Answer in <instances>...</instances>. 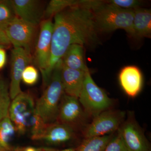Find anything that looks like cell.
<instances>
[{"instance_id":"1","label":"cell","mask_w":151,"mask_h":151,"mask_svg":"<svg viewBox=\"0 0 151 151\" xmlns=\"http://www.w3.org/2000/svg\"><path fill=\"white\" fill-rule=\"evenodd\" d=\"M100 32L92 12L79 1L55 14L50 58L42 77L45 86L48 84L54 68L70 45L95 46L100 43Z\"/></svg>"},{"instance_id":"2","label":"cell","mask_w":151,"mask_h":151,"mask_svg":"<svg viewBox=\"0 0 151 151\" xmlns=\"http://www.w3.org/2000/svg\"><path fill=\"white\" fill-rule=\"evenodd\" d=\"M89 9L100 32H110L124 29L129 35L136 37L133 20L134 10L125 9L105 2V1H79Z\"/></svg>"},{"instance_id":"3","label":"cell","mask_w":151,"mask_h":151,"mask_svg":"<svg viewBox=\"0 0 151 151\" xmlns=\"http://www.w3.org/2000/svg\"><path fill=\"white\" fill-rule=\"evenodd\" d=\"M61 60L54 68L49 82L35 105V112L45 124L54 123L58 119L60 104L64 94L60 77Z\"/></svg>"},{"instance_id":"4","label":"cell","mask_w":151,"mask_h":151,"mask_svg":"<svg viewBox=\"0 0 151 151\" xmlns=\"http://www.w3.org/2000/svg\"><path fill=\"white\" fill-rule=\"evenodd\" d=\"M78 100L85 113L94 118L108 109L112 103L105 91L95 83L89 69L85 72Z\"/></svg>"},{"instance_id":"5","label":"cell","mask_w":151,"mask_h":151,"mask_svg":"<svg viewBox=\"0 0 151 151\" xmlns=\"http://www.w3.org/2000/svg\"><path fill=\"white\" fill-rule=\"evenodd\" d=\"M124 113L119 111H103L94 117L84 131V138L103 137L119 130L124 119Z\"/></svg>"},{"instance_id":"6","label":"cell","mask_w":151,"mask_h":151,"mask_svg":"<svg viewBox=\"0 0 151 151\" xmlns=\"http://www.w3.org/2000/svg\"><path fill=\"white\" fill-rule=\"evenodd\" d=\"M36 27L17 17L3 31L14 47H22L31 52Z\"/></svg>"},{"instance_id":"7","label":"cell","mask_w":151,"mask_h":151,"mask_svg":"<svg viewBox=\"0 0 151 151\" xmlns=\"http://www.w3.org/2000/svg\"><path fill=\"white\" fill-rule=\"evenodd\" d=\"M53 23L51 19H45L40 24V30L35 47V60L42 77L47 70L51 52Z\"/></svg>"},{"instance_id":"8","label":"cell","mask_w":151,"mask_h":151,"mask_svg":"<svg viewBox=\"0 0 151 151\" xmlns=\"http://www.w3.org/2000/svg\"><path fill=\"white\" fill-rule=\"evenodd\" d=\"M11 59V82L9 91L12 100L22 92L20 87L22 74L31 61V52L22 47H14Z\"/></svg>"},{"instance_id":"9","label":"cell","mask_w":151,"mask_h":151,"mask_svg":"<svg viewBox=\"0 0 151 151\" xmlns=\"http://www.w3.org/2000/svg\"><path fill=\"white\" fill-rule=\"evenodd\" d=\"M118 132L128 151H151L150 146L142 131L134 121L128 119Z\"/></svg>"},{"instance_id":"10","label":"cell","mask_w":151,"mask_h":151,"mask_svg":"<svg viewBox=\"0 0 151 151\" xmlns=\"http://www.w3.org/2000/svg\"><path fill=\"white\" fill-rule=\"evenodd\" d=\"M17 17L37 27L44 18L45 9L37 0H12Z\"/></svg>"},{"instance_id":"11","label":"cell","mask_w":151,"mask_h":151,"mask_svg":"<svg viewBox=\"0 0 151 151\" xmlns=\"http://www.w3.org/2000/svg\"><path fill=\"white\" fill-rule=\"evenodd\" d=\"M84 115L78 98L63 94L60 104L58 117L60 122L71 127L72 124L83 119Z\"/></svg>"},{"instance_id":"12","label":"cell","mask_w":151,"mask_h":151,"mask_svg":"<svg viewBox=\"0 0 151 151\" xmlns=\"http://www.w3.org/2000/svg\"><path fill=\"white\" fill-rule=\"evenodd\" d=\"M72 127L55 122L47 124L44 129L36 140H42L52 145H59L70 141L73 136Z\"/></svg>"},{"instance_id":"13","label":"cell","mask_w":151,"mask_h":151,"mask_svg":"<svg viewBox=\"0 0 151 151\" xmlns=\"http://www.w3.org/2000/svg\"><path fill=\"white\" fill-rule=\"evenodd\" d=\"M119 80L122 89L129 97H136L140 92L142 75L137 66L128 65L123 68L119 73Z\"/></svg>"},{"instance_id":"14","label":"cell","mask_w":151,"mask_h":151,"mask_svg":"<svg viewBox=\"0 0 151 151\" xmlns=\"http://www.w3.org/2000/svg\"><path fill=\"white\" fill-rule=\"evenodd\" d=\"M85 72L68 68L62 63L60 77L65 94L78 98L83 86Z\"/></svg>"},{"instance_id":"15","label":"cell","mask_w":151,"mask_h":151,"mask_svg":"<svg viewBox=\"0 0 151 151\" xmlns=\"http://www.w3.org/2000/svg\"><path fill=\"white\" fill-rule=\"evenodd\" d=\"M61 60L63 65L70 69L85 72L89 69L84 62L83 46L80 45H70Z\"/></svg>"},{"instance_id":"16","label":"cell","mask_w":151,"mask_h":151,"mask_svg":"<svg viewBox=\"0 0 151 151\" xmlns=\"http://www.w3.org/2000/svg\"><path fill=\"white\" fill-rule=\"evenodd\" d=\"M35 105L30 94L22 92L11 101L9 117L11 120L17 116L34 112Z\"/></svg>"},{"instance_id":"17","label":"cell","mask_w":151,"mask_h":151,"mask_svg":"<svg viewBox=\"0 0 151 151\" xmlns=\"http://www.w3.org/2000/svg\"><path fill=\"white\" fill-rule=\"evenodd\" d=\"M133 27L136 37L151 38L150 9L139 8L134 10Z\"/></svg>"},{"instance_id":"18","label":"cell","mask_w":151,"mask_h":151,"mask_svg":"<svg viewBox=\"0 0 151 151\" xmlns=\"http://www.w3.org/2000/svg\"><path fill=\"white\" fill-rule=\"evenodd\" d=\"M15 128L9 116L0 122V151H13L11 142L15 135Z\"/></svg>"},{"instance_id":"19","label":"cell","mask_w":151,"mask_h":151,"mask_svg":"<svg viewBox=\"0 0 151 151\" xmlns=\"http://www.w3.org/2000/svg\"><path fill=\"white\" fill-rule=\"evenodd\" d=\"M111 135L103 137L85 138L75 151H104L112 138Z\"/></svg>"},{"instance_id":"20","label":"cell","mask_w":151,"mask_h":151,"mask_svg":"<svg viewBox=\"0 0 151 151\" xmlns=\"http://www.w3.org/2000/svg\"><path fill=\"white\" fill-rule=\"evenodd\" d=\"M16 17L12 1H0V29L3 30Z\"/></svg>"},{"instance_id":"21","label":"cell","mask_w":151,"mask_h":151,"mask_svg":"<svg viewBox=\"0 0 151 151\" xmlns=\"http://www.w3.org/2000/svg\"><path fill=\"white\" fill-rule=\"evenodd\" d=\"M11 100L8 86L0 78V122L9 116Z\"/></svg>"},{"instance_id":"22","label":"cell","mask_w":151,"mask_h":151,"mask_svg":"<svg viewBox=\"0 0 151 151\" xmlns=\"http://www.w3.org/2000/svg\"><path fill=\"white\" fill-rule=\"evenodd\" d=\"M76 1L52 0L48 3L45 9L44 17L50 19L51 17L67 7L75 4Z\"/></svg>"},{"instance_id":"23","label":"cell","mask_w":151,"mask_h":151,"mask_svg":"<svg viewBox=\"0 0 151 151\" xmlns=\"http://www.w3.org/2000/svg\"><path fill=\"white\" fill-rule=\"evenodd\" d=\"M45 124L41 118L36 113L35 111L30 120L29 129L30 131L31 138L36 140L37 137L41 134L46 127Z\"/></svg>"},{"instance_id":"24","label":"cell","mask_w":151,"mask_h":151,"mask_svg":"<svg viewBox=\"0 0 151 151\" xmlns=\"http://www.w3.org/2000/svg\"><path fill=\"white\" fill-rule=\"evenodd\" d=\"M38 78V71L35 66L29 65L26 67L22 76V80L25 84L32 86L37 82Z\"/></svg>"},{"instance_id":"25","label":"cell","mask_w":151,"mask_h":151,"mask_svg":"<svg viewBox=\"0 0 151 151\" xmlns=\"http://www.w3.org/2000/svg\"><path fill=\"white\" fill-rule=\"evenodd\" d=\"M105 2L125 9L134 10L140 8L142 1L137 0H110Z\"/></svg>"},{"instance_id":"26","label":"cell","mask_w":151,"mask_h":151,"mask_svg":"<svg viewBox=\"0 0 151 151\" xmlns=\"http://www.w3.org/2000/svg\"><path fill=\"white\" fill-rule=\"evenodd\" d=\"M104 151H128L119 132L108 142Z\"/></svg>"},{"instance_id":"27","label":"cell","mask_w":151,"mask_h":151,"mask_svg":"<svg viewBox=\"0 0 151 151\" xmlns=\"http://www.w3.org/2000/svg\"><path fill=\"white\" fill-rule=\"evenodd\" d=\"M6 52L4 47H0V70L4 67L6 63Z\"/></svg>"},{"instance_id":"28","label":"cell","mask_w":151,"mask_h":151,"mask_svg":"<svg viewBox=\"0 0 151 151\" xmlns=\"http://www.w3.org/2000/svg\"><path fill=\"white\" fill-rule=\"evenodd\" d=\"M10 42L4 31L0 29V47H4L11 45Z\"/></svg>"},{"instance_id":"29","label":"cell","mask_w":151,"mask_h":151,"mask_svg":"<svg viewBox=\"0 0 151 151\" xmlns=\"http://www.w3.org/2000/svg\"><path fill=\"white\" fill-rule=\"evenodd\" d=\"M51 149L47 148H37L32 147H28L24 148V151H47Z\"/></svg>"},{"instance_id":"30","label":"cell","mask_w":151,"mask_h":151,"mask_svg":"<svg viewBox=\"0 0 151 151\" xmlns=\"http://www.w3.org/2000/svg\"><path fill=\"white\" fill-rule=\"evenodd\" d=\"M48 151H75V149L73 148H67L64 149V150H61L55 151L52 149L51 150Z\"/></svg>"},{"instance_id":"31","label":"cell","mask_w":151,"mask_h":151,"mask_svg":"<svg viewBox=\"0 0 151 151\" xmlns=\"http://www.w3.org/2000/svg\"><path fill=\"white\" fill-rule=\"evenodd\" d=\"M13 151H24V150L22 148H17L14 149Z\"/></svg>"},{"instance_id":"32","label":"cell","mask_w":151,"mask_h":151,"mask_svg":"<svg viewBox=\"0 0 151 151\" xmlns=\"http://www.w3.org/2000/svg\"><path fill=\"white\" fill-rule=\"evenodd\" d=\"M52 150V149H50V150H47V151H49V150Z\"/></svg>"}]
</instances>
